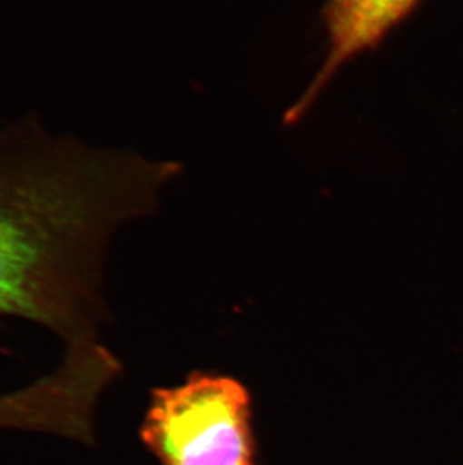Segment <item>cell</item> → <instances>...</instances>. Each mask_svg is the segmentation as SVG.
Segmentation results:
<instances>
[{
	"label": "cell",
	"instance_id": "obj_1",
	"mask_svg": "<svg viewBox=\"0 0 463 465\" xmlns=\"http://www.w3.org/2000/svg\"><path fill=\"white\" fill-rule=\"evenodd\" d=\"M181 172L133 151L52 134L35 114L0 127V316L65 347L101 341L104 267L123 224L153 214Z\"/></svg>",
	"mask_w": 463,
	"mask_h": 465
},
{
	"label": "cell",
	"instance_id": "obj_2",
	"mask_svg": "<svg viewBox=\"0 0 463 465\" xmlns=\"http://www.w3.org/2000/svg\"><path fill=\"white\" fill-rule=\"evenodd\" d=\"M140 439L160 465H254L249 391L233 378L202 372L153 389Z\"/></svg>",
	"mask_w": 463,
	"mask_h": 465
},
{
	"label": "cell",
	"instance_id": "obj_3",
	"mask_svg": "<svg viewBox=\"0 0 463 465\" xmlns=\"http://www.w3.org/2000/svg\"><path fill=\"white\" fill-rule=\"evenodd\" d=\"M421 0H327L322 9L327 53L306 93L288 110L295 124L318 102L337 73L364 53L378 49Z\"/></svg>",
	"mask_w": 463,
	"mask_h": 465
},
{
	"label": "cell",
	"instance_id": "obj_4",
	"mask_svg": "<svg viewBox=\"0 0 463 465\" xmlns=\"http://www.w3.org/2000/svg\"><path fill=\"white\" fill-rule=\"evenodd\" d=\"M26 417V407L15 391L0 393V430H17Z\"/></svg>",
	"mask_w": 463,
	"mask_h": 465
}]
</instances>
